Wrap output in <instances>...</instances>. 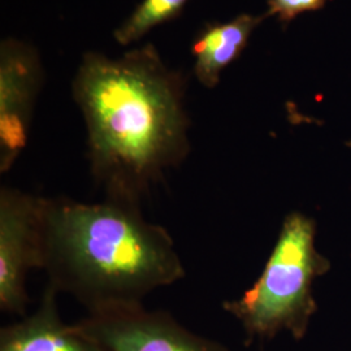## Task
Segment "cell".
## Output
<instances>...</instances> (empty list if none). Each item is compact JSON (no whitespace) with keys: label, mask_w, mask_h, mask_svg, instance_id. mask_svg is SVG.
<instances>
[{"label":"cell","mask_w":351,"mask_h":351,"mask_svg":"<svg viewBox=\"0 0 351 351\" xmlns=\"http://www.w3.org/2000/svg\"><path fill=\"white\" fill-rule=\"evenodd\" d=\"M188 80L152 43L120 58L85 52L72 95L86 126L88 171L104 198L142 206L188 158Z\"/></svg>","instance_id":"obj_1"},{"label":"cell","mask_w":351,"mask_h":351,"mask_svg":"<svg viewBox=\"0 0 351 351\" xmlns=\"http://www.w3.org/2000/svg\"><path fill=\"white\" fill-rule=\"evenodd\" d=\"M42 271L88 314L143 304L185 277L175 239L142 207L104 198H42Z\"/></svg>","instance_id":"obj_2"},{"label":"cell","mask_w":351,"mask_h":351,"mask_svg":"<svg viewBox=\"0 0 351 351\" xmlns=\"http://www.w3.org/2000/svg\"><path fill=\"white\" fill-rule=\"evenodd\" d=\"M315 237L313 217L289 213L262 275L241 297L223 302V310L239 322L249 341L275 339L282 332L300 341L307 335L317 311L313 284L330 269Z\"/></svg>","instance_id":"obj_3"},{"label":"cell","mask_w":351,"mask_h":351,"mask_svg":"<svg viewBox=\"0 0 351 351\" xmlns=\"http://www.w3.org/2000/svg\"><path fill=\"white\" fill-rule=\"evenodd\" d=\"M42 198L0 188V310L5 314L26 315L27 278L42 269Z\"/></svg>","instance_id":"obj_4"},{"label":"cell","mask_w":351,"mask_h":351,"mask_svg":"<svg viewBox=\"0 0 351 351\" xmlns=\"http://www.w3.org/2000/svg\"><path fill=\"white\" fill-rule=\"evenodd\" d=\"M73 326L106 351H232L143 304L88 314Z\"/></svg>","instance_id":"obj_5"},{"label":"cell","mask_w":351,"mask_h":351,"mask_svg":"<svg viewBox=\"0 0 351 351\" xmlns=\"http://www.w3.org/2000/svg\"><path fill=\"white\" fill-rule=\"evenodd\" d=\"M45 71L37 49L25 40L0 43V173H8L25 150Z\"/></svg>","instance_id":"obj_6"},{"label":"cell","mask_w":351,"mask_h":351,"mask_svg":"<svg viewBox=\"0 0 351 351\" xmlns=\"http://www.w3.org/2000/svg\"><path fill=\"white\" fill-rule=\"evenodd\" d=\"M59 291L46 284L38 307L0 329V351H106L65 324L59 310Z\"/></svg>","instance_id":"obj_7"},{"label":"cell","mask_w":351,"mask_h":351,"mask_svg":"<svg viewBox=\"0 0 351 351\" xmlns=\"http://www.w3.org/2000/svg\"><path fill=\"white\" fill-rule=\"evenodd\" d=\"M267 14L242 13L226 23H207L191 45L193 73L202 86L216 88L226 66L236 62L247 47L254 30Z\"/></svg>","instance_id":"obj_8"},{"label":"cell","mask_w":351,"mask_h":351,"mask_svg":"<svg viewBox=\"0 0 351 351\" xmlns=\"http://www.w3.org/2000/svg\"><path fill=\"white\" fill-rule=\"evenodd\" d=\"M189 0H142L113 37L120 46H129L149 34L158 26L177 19Z\"/></svg>","instance_id":"obj_9"},{"label":"cell","mask_w":351,"mask_h":351,"mask_svg":"<svg viewBox=\"0 0 351 351\" xmlns=\"http://www.w3.org/2000/svg\"><path fill=\"white\" fill-rule=\"evenodd\" d=\"M326 0H267V17H276L277 20L288 25L302 13L322 10Z\"/></svg>","instance_id":"obj_10"}]
</instances>
